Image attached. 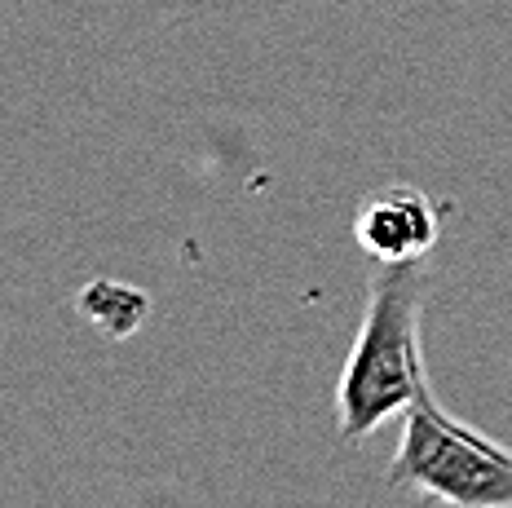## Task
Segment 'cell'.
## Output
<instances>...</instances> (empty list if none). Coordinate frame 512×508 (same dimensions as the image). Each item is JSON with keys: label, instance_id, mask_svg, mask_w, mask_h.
Returning a JSON list of instances; mask_svg holds the SVG:
<instances>
[{"label": "cell", "instance_id": "obj_1", "mask_svg": "<svg viewBox=\"0 0 512 508\" xmlns=\"http://www.w3.org/2000/svg\"><path fill=\"white\" fill-rule=\"evenodd\" d=\"M424 296V266H376L371 274L367 310L336 385V433L345 442L371 438L389 416L429 394Z\"/></svg>", "mask_w": 512, "mask_h": 508}, {"label": "cell", "instance_id": "obj_2", "mask_svg": "<svg viewBox=\"0 0 512 508\" xmlns=\"http://www.w3.org/2000/svg\"><path fill=\"white\" fill-rule=\"evenodd\" d=\"M402 416V442L389 464L393 491L446 508H512V447L442 411L433 389Z\"/></svg>", "mask_w": 512, "mask_h": 508}, {"label": "cell", "instance_id": "obj_3", "mask_svg": "<svg viewBox=\"0 0 512 508\" xmlns=\"http://www.w3.org/2000/svg\"><path fill=\"white\" fill-rule=\"evenodd\" d=\"M354 243L371 266H424L442 243V204L407 182L376 186L358 199Z\"/></svg>", "mask_w": 512, "mask_h": 508}, {"label": "cell", "instance_id": "obj_4", "mask_svg": "<svg viewBox=\"0 0 512 508\" xmlns=\"http://www.w3.org/2000/svg\"><path fill=\"white\" fill-rule=\"evenodd\" d=\"M76 305L98 332L115 336V341H120V336H133L137 327L146 323V310H151L146 292L128 288L120 279H89V288H80Z\"/></svg>", "mask_w": 512, "mask_h": 508}]
</instances>
